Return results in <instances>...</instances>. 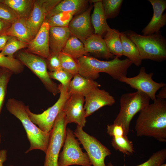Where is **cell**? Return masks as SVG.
<instances>
[{
	"label": "cell",
	"mask_w": 166,
	"mask_h": 166,
	"mask_svg": "<svg viewBox=\"0 0 166 166\" xmlns=\"http://www.w3.org/2000/svg\"><path fill=\"white\" fill-rule=\"evenodd\" d=\"M139 112L135 129L138 136L166 142V101L156 99Z\"/></svg>",
	"instance_id": "1"
},
{
	"label": "cell",
	"mask_w": 166,
	"mask_h": 166,
	"mask_svg": "<svg viewBox=\"0 0 166 166\" xmlns=\"http://www.w3.org/2000/svg\"><path fill=\"white\" fill-rule=\"evenodd\" d=\"M78 74L94 80L99 76V73L108 74L113 79L119 80L126 76L128 69L132 63L127 58L121 60L115 57L110 61H103L88 55L82 56L77 59Z\"/></svg>",
	"instance_id": "2"
},
{
	"label": "cell",
	"mask_w": 166,
	"mask_h": 166,
	"mask_svg": "<svg viewBox=\"0 0 166 166\" xmlns=\"http://www.w3.org/2000/svg\"><path fill=\"white\" fill-rule=\"evenodd\" d=\"M22 101L14 98L8 99L6 104L7 111L21 122L26 131L30 146L25 152L27 153L35 149L45 153L48 146L50 132L41 130L30 119Z\"/></svg>",
	"instance_id": "3"
},
{
	"label": "cell",
	"mask_w": 166,
	"mask_h": 166,
	"mask_svg": "<svg viewBox=\"0 0 166 166\" xmlns=\"http://www.w3.org/2000/svg\"><path fill=\"white\" fill-rule=\"evenodd\" d=\"M136 46L142 60L161 62L166 59V39L160 31L144 35L131 30L124 31Z\"/></svg>",
	"instance_id": "4"
},
{
	"label": "cell",
	"mask_w": 166,
	"mask_h": 166,
	"mask_svg": "<svg viewBox=\"0 0 166 166\" xmlns=\"http://www.w3.org/2000/svg\"><path fill=\"white\" fill-rule=\"evenodd\" d=\"M150 99L145 93L136 91L122 94L120 98V109L113 123L121 125L127 136L134 116L150 104Z\"/></svg>",
	"instance_id": "5"
},
{
	"label": "cell",
	"mask_w": 166,
	"mask_h": 166,
	"mask_svg": "<svg viewBox=\"0 0 166 166\" xmlns=\"http://www.w3.org/2000/svg\"><path fill=\"white\" fill-rule=\"evenodd\" d=\"M75 137L74 132L70 128H66L63 149L59 156L58 166H92L87 153L83 152L80 142Z\"/></svg>",
	"instance_id": "6"
},
{
	"label": "cell",
	"mask_w": 166,
	"mask_h": 166,
	"mask_svg": "<svg viewBox=\"0 0 166 166\" xmlns=\"http://www.w3.org/2000/svg\"><path fill=\"white\" fill-rule=\"evenodd\" d=\"M67 124L65 114L61 110L58 115L50 132L43 166H58L59 154L66 137Z\"/></svg>",
	"instance_id": "7"
},
{
	"label": "cell",
	"mask_w": 166,
	"mask_h": 166,
	"mask_svg": "<svg viewBox=\"0 0 166 166\" xmlns=\"http://www.w3.org/2000/svg\"><path fill=\"white\" fill-rule=\"evenodd\" d=\"M58 88L60 93L58 99L53 106L42 113H34L30 110L28 105L26 106V110L32 122L41 130L47 133L52 129L58 115L70 95L68 89L61 84L58 85Z\"/></svg>",
	"instance_id": "8"
},
{
	"label": "cell",
	"mask_w": 166,
	"mask_h": 166,
	"mask_svg": "<svg viewBox=\"0 0 166 166\" xmlns=\"http://www.w3.org/2000/svg\"><path fill=\"white\" fill-rule=\"evenodd\" d=\"M17 57L24 65L37 76L49 92L54 96L60 93L58 85L49 77L46 61L44 58L26 51L19 52Z\"/></svg>",
	"instance_id": "9"
},
{
	"label": "cell",
	"mask_w": 166,
	"mask_h": 166,
	"mask_svg": "<svg viewBox=\"0 0 166 166\" xmlns=\"http://www.w3.org/2000/svg\"><path fill=\"white\" fill-rule=\"evenodd\" d=\"M93 166H106L105 158L111 154L110 151L94 136L85 132L83 128L77 125L74 132Z\"/></svg>",
	"instance_id": "10"
},
{
	"label": "cell",
	"mask_w": 166,
	"mask_h": 166,
	"mask_svg": "<svg viewBox=\"0 0 166 166\" xmlns=\"http://www.w3.org/2000/svg\"><path fill=\"white\" fill-rule=\"evenodd\" d=\"M153 75V73H147L145 68L142 66L136 76L132 77H123L118 81L129 85L137 91L145 93L153 101L156 99V93L157 91L166 85L164 83L154 81L152 79Z\"/></svg>",
	"instance_id": "11"
},
{
	"label": "cell",
	"mask_w": 166,
	"mask_h": 166,
	"mask_svg": "<svg viewBox=\"0 0 166 166\" xmlns=\"http://www.w3.org/2000/svg\"><path fill=\"white\" fill-rule=\"evenodd\" d=\"M61 0H34L32 12L26 19V24L34 38L49 13Z\"/></svg>",
	"instance_id": "12"
},
{
	"label": "cell",
	"mask_w": 166,
	"mask_h": 166,
	"mask_svg": "<svg viewBox=\"0 0 166 166\" xmlns=\"http://www.w3.org/2000/svg\"><path fill=\"white\" fill-rule=\"evenodd\" d=\"M85 97L77 94H71L62 109L65 114L67 124L75 123L83 128L86 122L84 108Z\"/></svg>",
	"instance_id": "13"
},
{
	"label": "cell",
	"mask_w": 166,
	"mask_h": 166,
	"mask_svg": "<svg viewBox=\"0 0 166 166\" xmlns=\"http://www.w3.org/2000/svg\"><path fill=\"white\" fill-rule=\"evenodd\" d=\"M93 7L91 5L82 13L73 18L68 26L71 35L77 38L84 44L87 38L94 34L90 16Z\"/></svg>",
	"instance_id": "14"
},
{
	"label": "cell",
	"mask_w": 166,
	"mask_h": 166,
	"mask_svg": "<svg viewBox=\"0 0 166 166\" xmlns=\"http://www.w3.org/2000/svg\"><path fill=\"white\" fill-rule=\"evenodd\" d=\"M84 108L86 117L105 106H110L115 102L114 97L108 92L99 87L95 88L85 97Z\"/></svg>",
	"instance_id": "15"
},
{
	"label": "cell",
	"mask_w": 166,
	"mask_h": 166,
	"mask_svg": "<svg viewBox=\"0 0 166 166\" xmlns=\"http://www.w3.org/2000/svg\"><path fill=\"white\" fill-rule=\"evenodd\" d=\"M49 28L48 23L45 21L35 36L28 44L27 51L46 59L49 57Z\"/></svg>",
	"instance_id": "16"
},
{
	"label": "cell",
	"mask_w": 166,
	"mask_h": 166,
	"mask_svg": "<svg viewBox=\"0 0 166 166\" xmlns=\"http://www.w3.org/2000/svg\"><path fill=\"white\" fill-rule=\"evenodd\" d=\"M148 1L152 5L153 13L151 21L142 31L144 35L158 33L166 24V13L163 14L166 8V0Z\"/></svg>",
	"instance_id": "17"
},
{
	"label": "cell",
	"mask_w": 166,
	"mask_h": 166,
	"mask_svg": "<svg viewBox=\"0 0 166 166\" xmlns=\"http://www.w3.org/2000/svg\"><path fill=\"white\" fill-rule=\"evenodd\" d=\"M71 36L68 27L50 26L49 43L50 53L59 54L61 52Z\"/></svg>",
	"instance_id": "18"
},
{
	"label": "cell",
	"mask_w": 166,
	"mask_h": 166,
	"mask_svg": "<svg viewBox=\"0 0 166 166\" xmlns=\"http://www.w3.org/2000/svg\"><path fill=\"white\" fill-rule=\"evenodd\" d=\"M84 44L87 53H92L97 57L106 59H113L115 57L109 51L104 39L98 34L91 35Z\"/></svg>",
	"instance_id": "19"
},
{
	"label": "cell",
	"mask_w": 166,
	"mask_h": 166,
	"mask_svg": "<svg viewBox=\"0 0 166 166\" xmlns=\"http://www.w3.org/2000/svg\"><path fill=\"white\" fill-rule=\"evenodd\" d=\"M68 89L71 95L77 94L85 97L94 89L101 85L95 80L85 77L78 73L73 77Z\"/></svg>",
	"instance_id": "20"
},
{
	"label": "cell",
	"mask_w": 166,
	"mask_h": 166,
	"mask_svg": "<svg viewBox=\"0 0 166 166\" xmlns=\"http://www.w3.org/2000/svg\"><path fill=\"white\" fill-rule=\"evenodd\" d=\"M93 7V12L91 18L94 34L103 37L110 28L107 22L102 0H100L94 3Z\"/></svg>",
	"instance_id": "21"
},
{
	"label": "cell",
	"mask_w": 166,
	"mask_h": 166,
	"mask_svg": "<svg viewBox=\"0 0 166 166\" xmlns=\"http://www.w3.org/2000/svg\"><path fill=\"white\" fill-rule=\"evenodd\" d=\"M89 2L86 0H61L49 13L45 19L61 12H71L76 14L83 10Z\"/></svg>",
	"instance_id": "22"
},
{
	"label": "cell",
	"mask_w": 166,
	"mask_h": 166,
	"mask_svg": "<svg viewBox=\"0 0 166 166\" xmlns=\"http://www.w3.org/2000/svg\"><path fill=\"white\" fill-rule=\"evenodd\" d=\"M2 34L16 37L28 44L34 37L26 24V19L19 18Z\"/></svg>",
	"instance_id": "23"
},
{
	"label": "cell",
	"mask_w": 166,
	"mask_h": 166,
	"mask_svg": "<svg viewBox=\"0 0 166 166\" xmlns=\"http://www.w3.org/2000/svg\"><path fill=\"white\" fill-rule=\"evenodd\" d=\"M123 56H125L136 66H140L142 60L136 45L128 38L124 32H120Z\"/></svg>",
	"instance_id": "24"
},
{
	"label": "cell",
	"mask_w": 166,
	"mask_h": 166,
	"mask_svg": "<svg viewBox=\"0 0 166 166\" xmlns=\"http://www.w3.org/2000/svg\"><path fill=\"white\" fill-rule=\"evenodd\" d=\"M34 0H0L17 14L19 18L27 19L32 12Z\"/></svg>",
	"instance_id": "25"
},
{
	"label": "cell",
	"mask_w": 166,
	"mask_h": 166,
	"mask_svg": "<svg viewBox=\"0 0 166 166\" xmlns=\"http://www.w3.org/2000/svg\"><path fill=\"white\" fill-rule=\"evenodd\" d=\"M109 52L118 58L123 56L120 32L117 30L110 28L104 36Z\"/></svg>",
	"instance_id": "26"
},
{
	"label": "cell",
	"mask_w": 166,
	"mask_h": 166,
	"mask_svg": "<svg viewBox=\"0 0 166 166\" xmlns=\"http://www.w3.org/2000/svg\"><path fill=\"white\" fill-rule=\"evenodd\" d=\"M61 52L77 59L88 54L85 50L84 44L73 35L69 38Z\"/></svg>",
	"instance_id": "27"
},
{
	"label": "cell",
	"mask_w": 166,
	"mask_h": 166,
	"mask_svg": "<svg viewBox=\"0 0 166 166\" xmlns=\"http://www.w3.org/2000/svg\"><path fill=\"white\" fill-rule=\"evenodd\" d=\"M58 57L63 70L69 73L73 77L78 73L77 59L62 52L59 53Z\"/></svg>",
	"instance_id": "28"
},
{
	"label": "cell",
	"mask_w": 166,
	"mask_h": 166,
	"mask_svg": "<svg viewBox=\"0 0 166 166\" xmlns=\"http://www.w3.org/2000/svg\"><path fill=\"white\" fill-rule=\"evenodd\" d=\"M111 144L113 148L127 155H131L134 152L133 144L127 136L112 137Z\"/></svg>",
	"instance_id": "29"
},
{
	"label": "cell",
	"mask_w": 166,
	"mask_h": 166,
	"mask_svg": "<svg viewBox=\"0 0 166 166\" xmlns=\"http://www.w3.org/2000/svg\"><path fill=\"white\" fill-rule=\"evenodd\" d=\"M28 44L16 37L9 36L7 42L0 53L5 56L14 57V54L19 49L27 48Z\"/></svg>",
	"instance_id": "30"
},
{
	"label": "cell",
	"mask_w": 166,
	"mask_h": 166,
	"mask_svg": "<svg viewBox=\"0 0 166 166\" xmlns=\"http://www.w3.org/2000/svg\"><path fill=\"white\" fill-rule=\"evenodd\" d=\"M75 14L71 12H61L50 17L45 19L50 26L68 27V25Z\"/></svg>",
	"instance_id": "31"
},
{
	"label": "cell",
	"mask_w": 166,
	"mask_h": 166,
	"mask_svg": "<svg viewBox=\"0 0 166 166\" xmlns=\"http://www.w3.org/2000/svg\"><path fill=\"white\" fill-rule=\"evenodd\" d=\"M13 74L10 70L0 67V116L6 96L8 85Z\"/></svg>",
	"instance_id": "32"
},
{
	"label": "cell",
	"mask_w": 166,
	"mask_h": 166,
	"mask_svg": "<svg viewBox=\"0 0 166 166\" xmlns=\"http://www.w3.org/2000/svg\"><path fill=\"white\" fill-rule=\"evenodd\" d=\"M123 0H102V3L106 19L114 18L119 14Z\"/></svg>",
	"instance_id": "33"
},
{
	"label": "cell",
	"mask_w": 166,
	"mask_h": 166,
	"mask_svg": "<svg viewBox=\"0 0 166 166\" xmlns=\"http://www.w3.org/2000/svg\"><path fill=\"white\" fill-rule=\"evenodd\" d=\"M0 67L7 69L14 74H18L23 72L24 65L17 59L3 56L0 53Z\"/></svg>",
	"instance_id": "34"
},
{
	"label": "cell",
	"mask_w": 166,
	"mask_h": 166,
	"mask_svg": "<svg viewBox=\"0 0 166 166\" xmlns=\"http://www.w3.org/2000/svg\"><path fill=\"white\" fill-rule=\"evenodd\" d=\"M166 159V149L164 148L154 153L146 161L136 166H160ZM106 166H114L109 162Z\"/></svg>",
	"instance_id": "35"
},
{
	"label": "cell",
	"mask_w": 166,
	"mask_h": 166,
	"mask_svg": "<svg viewBox=\"0 0 166 166\" xmlns=\"http://www.w3.org/2000/svg\"><path fill=\"white\" fill-rule=\"evenodd\" d=\"M49 77L59 81L61 84L68 89L73 76L63 69L55 71L48 72Z\"/></svg>",
	"instance_id": "36"
},
{
	"label": "cell",
	"mask_w": 166,
	"mask_h": 166,
	"mask_svg": "<svg viewBox=\"0 0 166 166\" xmlns=\"http://www.w3.org/2000/svg\"><path fill=\"white\" fill-rule=\"evenodd\" d=\"M19 17L15 12L8 6L0 2V19L13 24Z\"/></svg>",
	"instance_id": "37"
},
{
	"label": "cell",
	"mask_w": 166,
	"mask_h": 166,
	"mask_svg": "<svg viewBox=\"0 0 166 166\" xmlns=\"http://www.w3.org/2000/svg\"><path fill=\"white\" fill-rule=\"evenodd\" d=\"M59 54L50 53L49 57L45 60L47 68L53 72L62 69L58 57Z\"/></svg>",
	"instance_id": "38"
},
{
	"label": "cell",
	"mask_w": 166,
	"mask_h": 166,
	"mask_svg": "<svg viewBox=\"0 0 166 166\" xmlns=\"http://www.w3.org/2000/svg\"><path fill=\"white\" fill-rule=\"evenodd\" d=\"M107 132L112 137H118L125 135L122 126L114 123L107 125Z\"/></svg>",
	"instance_id": "39"
},
{
	"label": "cell",
	"mask_w": 166,
	"mask_h": 166,
	"mask_svg": "<svg viewBox=\"0 0 166 166\" xmlns=\"http://www.w3.org/2000/svg\"><path fill=\"white\" fill-rule=\"evenodd\" d=\"M12 24L8 22L0 19V35L3 34Z\"/></svg>",
	"instance_id": "40"
},
{
	"label": "cell",
	"mask_w": 166,
	"mask_h": 166,
	"mask_svg": "<svg viewBox=\"0 0 166 166\" xmlns=\"http://www.w3.org/2000/svg\"><path fill=\"white\" fill-rule=\"evenodd\" d=\"M7 151L6 149L0 150V166H4L3 164L7 160ZM8 166H13L10 165Z\"/></svg>",
	"instance_id": "41"
},
{
	"label": "cell",
	"mask_w": 166,
	"mask_h": 166,
	"mask_svg": "<svg viewBox=\"0 0 166 166\" xmlns=\"http://www.w3.org/2000/svg\"><path fill=\"white\" fill-rule=\"evenodd\" d=\"M9 37V36L4 34L0 35V51H2L4 48Z\"/></svg>",
	"instance_id": "42"
},
{
	"label": "cell",
	"mask_w": 166,
	"mask_h": 166,
	"mask_svg": "<svg viewBox=\"0 0 166 166\" xmlns=\"http://www.w3.org/2000/svg\"><path fill=\"white\" fill-rule=\"evenodd\" d=\"M157 99L165 100L166 98V85L162 87L157 95H156Z\"/></svg>",
	"instance_id": "43"
},
{
	"label": "cell",
	"mask_w": 166,
	"mask_h": 166,
	"mask_svg": "<svg viewBox=\"0 0 166 166\" xmlns=\"http://www.w3.org/2000/svg\"><path fill=\"white\" fill-rule=\"evenodd\" d=\"M100 1V0H92L90 1V2H91L92 3H96V2H98Z\"/></svg>",
	"instance_id": "44"
},
{
	"label": "cell",
	"mask_w": 166,
	"mask_h": 166,
	"mask_svg": "<svg viewBox=\"0 0 166 166\" xmlns=\"http://www.w3.org/2000/svg\"><path fill=\"white\" fill-rule=\"evenodd\" d=\"M2 141V136L1 133H0V144L1 143Z\"/></svg>",
	"instance_id": "45"
},
{
	"label": "cell",
	"mask_w": 166,
	"mask_h": 166,
	"mask_svg": "<svg viewBox=\"0 0 166 166\" xmlns=\"http://www.w3.org/2000/svg\"><path fill=\"white\" fill-rule=\"evenodd\" d=\"M160 166H166V164L164 163Z\"/></svg>",
	"instance_id": "46"
}]
</instances>
